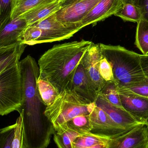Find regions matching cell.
Returning <instances> with one entry per match:
<instances>
[{
    "instance_id": "25",
    "label": "cell",
    "mask_w": 148,
    "mask_h": 148,
    "mask_svg": "<svg viewBox=\"0 0 148 148\" xmlns=\"http://www.w3.org/2000/svg\"><path fill=\"white\" fill-rule=\"evenodd\" d=\"M16 123L3 128L0 131V148H12Z\"/></svg>"
},
{
    "instance_id": "31",
    "label": "cell",
    "mask_w": 148,
    "mask_h": 148,
    "mask_svg": "<svg viewBox=\"0 0 148 148\" xmlns=\"http://www.w3.org/2000/svg\"><path fill=\"white\" fill-rule=\"evenodd\" d=\"M140 59L142 71L146 78L148 80V54L141 55Z\"/></svg>"
},
{
    "instance_id": "28",
    "label": "cell",
    "mask_w": 148,
    "mask_h": 148,
    "mask_svg": "<svg viewBox=\"0 0 148 148\" xmlns=\"http://www.w3.org/2000/svg\"><path fill=\"white\" fill-rule=\"evenodd\" d=\"M99 72L105 82L114 81L112 67L107 59L103 57L100 61Z\"/></svg>"
},
{
    "instance_id": "6",
    "label": "cell",
    "mask_w": 148,
    "mask_h": 148,
    "mask_svg": "<svg viewBox=\"0 0 148 148\" xmlns=\"http://www.w3.org/2000/svg\"><path fill=\"white\" fill-rule=\"evenodd\" d=\"M81 29L75 26L60 22L56 19L54 13L35 24L28 26L23 33L22 43L33 46L63 40L71 38Z\"/></svg>"
},
{
    "instance_id": "24",
    "label": "cell",
    "mask_w": 148,
    "mask_h": 148,
    "mask_svg": "<svg viewBox=\"0 0 148 148\" xmlns=\"http://www.w3.org/2000/svg\"><path fill=\"white\" fill-rule=\"evenodd\" d=\"M81 134L70 130H63L55 131L54 139L59 148H73V142Z\"/></svg>"
},
{
    "instance_id": "18",
    "label": "cell",
    "mask_w": 148,
    "mask_h": 148,
    "mask_svg": "<svg viewBox=\"0 0 148 148\" xmlns=\"http://www.w3.org/2000/svg\"><path fill=\"white\" fill-rule=\"evenodd\" d=\"M37 87L42 102L46 107L52 104L60 94L50 82L39 77Z\"/></svg>"
},
{
    "instance_id": "14",
    "label": "cell",
    "mask_w": 148,
    "mask_h": 148,
    "mask_svg": "<svg viewBox=\"0 0 148 148\" xmlns=\"http://www.w3.org/2000/svg\"><path fill=\"white\" fill-rule=\"evenodd\" d=\"M122 0H101L83 18L81 22V27L95 25L117 12L123 4Z\"/></svg>"
},
{
    "instance_id": "16",
    "label": "cell",
    "mask_w": 148,
    "mask_h": 148,
    "mask_svg": "<svg viewBox=\"0 0 148 148\" xmlns=\"http://www.w3.org/2000/svg\"><path fill=\"white\" fill-rule=\"evenodd\" d=\"M61 0L46 3L21 16L25 19L28 26L35 24L50 16L61 9Z\"/></svg>"
},
{
    "instance_id": "19",
    "label": "cell",
    "mask_w": 148,
    "mask_h": 148,
    "mask_svg": "<svg viewBox=\"0 0 148 148\" xmlns=\"http://www.w3.org/2000/svg\"><path fill=\"white\" fill-rule=\"evenodd\" d=\"M109 139L91 132L84 133L76 138L73 142V148L90 147L100 144H107Z\"/></svg>"
},
{
    "instance_id": "11",
    "label": "cell",
    "mask_w": 148,
    "mask_h": 148,
    "mask_svg": "<svg viewBox=\"0 0 148 148\" xmlns=\"http://www.w3.org/2000/svg\"><path fill=\"white\" fill-rule=\"evenodd\" d=\"M95 103L96 106L103 110L117 125L124 129L129 130L138 125L144 124L123 108L110 103L102 95H98Z\"/></svg>"
},
{
    "instance_id": "5",
    "label": "cell",
    "mask_w": 148,
    "mask_h": 148,
    "mask_svg": "<svg viewBox=\"0 0 148 148\" xmlns=\"http://www.w3.org/2000/svg\"><path fill=\"white\" fill-rule=\"evenodd\" d=\"M96 106L78 95L74 91L65 90L51 105L46 107L44 114L51 122L55 131L66 122L81 115H90Z\"/></svg>"
},
{
    "instance_id": "13",
    "label": "cell",
    "mask_w": 148,
    "mask_h": 148,
    "mask_svg": "<svg viewBox=\"0 0 148 148\" xmlns=\"http://www.w3.org/2000/svg\"><path fill=\"white\" fill-rule=\"evenodd\" d=\"M119 95L123 108L146 124L148 118V98L126 90H119Z\"/></svg>"
},
{
    "instance_id": "12",
    "label": "cell",
    "mask_w": 148,
    "mask_h": 148,
    "mask_svg": "<svg viewBox=\"0 0 148 148\" xmlns=\"http://www.w3.org/2000/svg\"><path fill=\"white\" fill-rule=\"evenodd\" d=\"M28 23L21 16L10 20L0 27V49L5 48L22 43L23 33Z\"/></svg>"
},
{
    "instance_id": "1",
    "label": "cell",
    "mask_w": 148,
    "mask_h": 148,
    "mask_svg": "<svg viewBox=\"0 0 148 148\" xmlns=\"http://www.w3.org/2000/svg\"><path fill=\"white\" fill-rule=\"evenodd\" d=\"M23 83V101L20 114L23 117V143L25 148H46L54 128L44 114L46 107L42 102L37 87L38 64L28 55L20 61Z\"/></svg>"
},
{
    "instance_id": "30",
    "label": "cell",
    "mask_w": 148,
    "mask_h": 148,
    "mask_svg": "<svg viewBox=\"0 0 148 148\" xmlns=\"http://www.w3.org/2000/svg\"><path fill=\"white\" fill-rule=\"evenodd\" d=\"M137 6L140 10L142 19L148 21V0H138Z\"/></svg>"
},
{
    "instance_id": "4",
    "label": "cell",
    "mask_w": 148,
    "mask_h": 148,
    "mask_svg": "<svg viewBox=\"0 0 148 148\" xmlns=\"http://www.w3.org/2000/svg\"><path fill=\"white\" fill-rule=\"evenodd\" d=\"M20 58L0 67V114H20L23 101V83Z\"/></svg>"
},
{
    "instance_id": "17",
    "label": "cell",
    "mask_w": 148,
    "mask_h": 148,
    "mask_svg": "<svg viewBox=\"0 0 148 148\" xmlns=\"http://www.w3.org/2000/svg\"><path fill=\"white\" fill-rule=\"evenodd\" d=\"M70 130L81 134L91 132L92 125L89 115H81L74 117L62 125L56 132L63 130Z\"/></svg>"
},
{
    "instance_id": "10",
    "label": "cell",
    "mask_w": 148,
    "mask_h": 148,
    "mask_svg": "<svg viewBox=\"0 0 148 148\" xmlns=\"http://www.w3.org/2000/svg\"><path fill=\"white\" fill-rule=\"evenodd\" d=\"M107 148H148L146 124L138 125L118 137L109 139Z\"/></svg>"
},
{
    "instance_id": "20",
    "label": "cell",
    "mask_w": 148,
    "mask_h": 148,
    "mask_svg": "<svg viewBox=\"0 0 148 148\" xmlns=\"http://www.w3.org/2000/svg\"><path fill=\"white\" fill-rule=\"evenodd\" d=\"M55 0H14L11 19L21 16L43 3Z\"/></svg>"
},
{
    "instance_id": "27",
    "label": "cell",
    "mask_w": 148,
    "mask_h": 148,
    "mask_svg": "<svg viewBox=\"0 0 148 148\" xmlns=\"http://www.w3.org/2000/svg\"><path fill=\"white\" fill-rule=\"evenodd\" d=\"M15 123L16 125L12 148H25L23 143V117L21 114H20Z\"/></svg>"
},
{
    "instance_id": "15",
    "label": "cell",
    "mask_w": 148,
    "mask_h": 148,
    "mask_svg": "<svg viewBox=\"0 0 148 148\" xmlns=\"http://www.w3.org/2000/svg\"><path fill=\"white\" fill-rule=\"evenodd\" d=\"M71 90L91 103L95 102L99 95L81 63L78 66L74 75Z\"/></svg>"
},
{
    "instance_id": "2",
    "label": "cell",
    "mask_w": 148,
    "mask_h": 148,
    "mask_svg": "<svg viewBox=\"0 0 148 148\" xmlns=\"http://www.w3.org/2000/svg\"><path fill=\"white\" fill-rule=\"evenodd\" d=\"M93 43L82 40L54 45L38 60L39 78L50 82L60 93L71 90L76 71Z\"/></svg>"
},
{
    "instance_id": "9",
    "label": "cell",
    "mask_w": 148,
    "mask_h": 148,
    "mask_svg": "<svg viewBox=\"0 0 148 148\" xmlns=\"http://www.w3.org/2000/svg\"><path fill=\"white\" fill-rule=\"evenodd\" d=\"M103 57L101 43L94 44L93 42L84 55L81 62L98 95L105 82L99 72L100 62Z\"/></svg>"
},
{
    "instance_id": "21",
    "label": "cell",
    "mask_w": 148,
    "mask_h": 148,
    "mask_svg": "<svg viewBox=\"0 0 148 148\" xmlns=\"http://www.w3.org/2000/svg\"><path fill=\"white\" fill-rule=\"evenodd\" d=\"M135 44L143 55L148 54V21L141 19L137 23Z\"/></svg>"
},
{
    "instance_id": "29",
    "label": "cell",
    "mask_w": 148,
    "mask_h": 148,
    "mask_svg": "<svg viewBox=\"0 0 148 148\" xmlns=\"http://www.w3.org/2000/svg\"><path fill=\"white\" fill-rule=\"evenodd\" d=\"M121 90H127L148 98V80L147 79L143 82Z\"/></svg>"
},
{
    "instance_id": "8",
    "label": "cell",
    "mask_w": 148,
    "mask_h": 148,
    "mask_svg": "<svg viewBox=\"0 0 148 148\" xmlns=\"http://www.w3.org/2000/svg\"><path fill=\"white\" fill-rule=\"evenodd\" d=\"M89 117L92 125L90 132L92 134L113 139L129 131L117 125L103 110L96 105Z\"/></svg>"
},
{
    "instance_id": "7",
    "label": "cell",
    "mask_w": 148,
    "mask_h": 148,
    "mask_svg": "<svg viewBox=\"0 0 148 148\" xmlns=\"http://www.w3.org/2000/svg\"><path fill=\"white\" fill-rule=\"evenodd\" d=\"M101 0H61V9L56 12V19L62 23L82 29L83 18Z\"/></svg>"
},
{
    "instance_id": "3",
    "label": "cell",
    "mask_w": 148,
    "mask_h": 148,
    "mask_svg": "<svg viewBox=\"0 0 148 148\" xmlns=\"http://www.w3.org/2000/svg\"><path fill=\"white\" fill-rule=\"evenodd\" d=\"M101 47L103 56L112 67L119 90L147 79L142 68L141 55L119 45L101 43Z\"/></svg>"
},
{
    "instance_id": "23",
    "label": "cell",
    "mask_w": 148,
    "mask_h": 148,
    "mask_svg": "<svg viewBox=\"0 0 148 148\" xmlns=\"http://www.w3.org/2000/svg\"><path fill=\"white\" fill-rule=\"evenodd\" d=\"M99 95L103 96L113 105L123 108L120 99L119 88L114 81L105 82Z\"/></svg>"
},
{
    "instance_id": "34",
    "label": "cell",
    "mask_w": 148,
    "mask_h": 148,
    "mask_svg": "<svg viewBox=\"0 0 148 148\" xmlns=\"http://www.w3.org/2000/svg\"><path fill=\"white\" fill-rule=\"evenodd\" d=\"M146 125L148 130V118L147 120V122H146Z\"/></svg>"
},
{
    "instance_id": "26",
    "label": "cell",
    "mask_w": 148,
    "mask_h": 148,
    "mask_svg": "<svg viewBox=\"0 0 148 148\" xmlns=\"http://www.w3.org/2000/svg\"><path fill=\"white\" fill-rule=\"evenodd\" d=\"M14 0H0V27L11 19Z\"/></svg>"
},
{
    "instance_id": "22",
    "label": "cell",
    "mask_w": 148,
    "mask_h": 148,
    "mask_svg": "<svg viewBox=\"0 0 148 148\" xmlns=\"http://www.w3.org/2000/svg\"><path fill=\"white\" fill-rule=\"evenodd\" d=\"M114 15L120 17L125 21L137 23L142 19L140 8L136 5L132 3H123L121 8Z\"/></svg>"
},
{
    "instance_id": "32",
    "label": "cell",
    "mask_w": 148,
    "mask_h": 148,
    "mask_svg": "<svg viewBox=\"0 0 148 148\" xmlns=\"http://www.w3.org/2000/svg\"><path fill=\"white\" fill-rule=\"evenodd\" d=\"M122 1L123 3H132L137 6L138 0H122Z\"/></svg>"
},
{
    "instance_id": "33",
    "label": "cell",
    "mask_w": 148,
    "mask_h": 148,
    "mask_svg": "<svg viewBox=\"0 0 148 148\" xmlns=\"http://www.w3.org/2000/svg\"><path fill=\"white\" fill-rule=\"evenodd\" d=\"M84 148H107V144H100V145H96V146Z\"/></svg>"
}]
</instances>
